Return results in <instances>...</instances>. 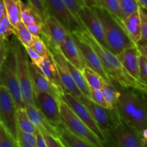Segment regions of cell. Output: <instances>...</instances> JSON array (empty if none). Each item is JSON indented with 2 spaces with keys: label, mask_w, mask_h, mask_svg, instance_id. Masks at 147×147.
<instances>
[{
  "label": "cell",
  "mask_w": 147,
  "mask_h": 147,
  "mask_svg": "<svg viewBox=\"0 0 147 147\" xmlns=\"http://www.w3.org/2000/svg\"><path fill=\"white\" fill-rule=\"evenodd\" d=\"M112 82L117 91L116 110L119 118L142 134L147 127L146 92L122 87Z\"/></svg>",
  "instance_id": "cell-1"
},
{
  "label": "cell",
  "mask_w": 147,
  "mask_h": 147,
  "mask_svg": "<svg viewBox=\"0 0 147 147\" xmlns=\"http://www.w3.org/2000/svg\"><path fill=\"white\" fill-rule=\"evenodd\" d=\"M74 32L87 42L96 52L110 80L114 81L122 87L132 88L146 92V85L143 84L131 77L123 68L117 56L109 49L99 44L84 27L81 30L74 31Z\"/></svg>",
  "instance_id": "cell-2"
},
{
  "label": "cell",
  "mask_w": 147,
  "mask_h": 147,
  "mask_svg": "<svg viewBox=\"0 0 147 147\" xmlns=\"http://www.w3.org/2000/svg\"><path fill=\"white\" fill-rule=\"evenodd\" d=\"M103 27L109 50L117 55L125 49L136 46L126 32L123 22L101 6L91 8Z\"/></svg>",
  "instance_id": "cell-3"
},
{
  "label": "cell",
  "mask_w": 147,
  "mask_h": 147,
  "mask_svg": "<svg viewBox=\"0 0 147 147\" xmlns=\"http://www.w3.org/2000/svg\"><path fill=\"white\" fill-rule=\"evenodd\" d=\"M10 44L15 57L17 74L23 101L25 106H37L29 70V57L25 48L15 37L10 40Z\"/></svg>",
  "instance_id": "cell-4"
},
{
  "label": "cell",
  "mask_w": 147,
  "mask_h": 147,
  "mask_svg": "<svg viewBox=\"0 0 147 147\" xmlns=\"http://www.w3.org/2000/svg\"><path fill=\"white\" fill-rule=\"evenodd\" d=\"M0 85L4 86L9 90L17 109L25 108L17 77L15 57L10 41H9L5 59L0 70Z\"/></svg>",
  "instance_id": "cell-5"
},
{
  "label": "cell",
  "mask_w": 147,
  "mask_h": 147,
  "mask_svg": "<svg viewBox=\"0 0 147 147\" xmlns=\"http://www.w3.org/2000/svg\"><path fill=\"white\" fill-rule=\"evenodd\" d=\"M60 118L65 127L73 134L84 139L95 147H103L102 143L92 131L78 117L65 100L59 101Z\"/></svg>",
  "instance_id": "cell-6"
},
{
  "label": "cell",
  "mask_w": 147,
  "mask_h": 147,
  "mask_svg": "<svg viewBox=\"0 0 147 147\" xmlns=\"http://www.w3.org/2000/svg\"><path fill=\"white\" fill-rule=\"evenodd\" d=\"M106 141L115 147L146 146L142 138V134L136 131L120 119L106 134Z\"/></svg>",
  "instance_id": "cell-7"
},
{
  "label": "cell",
  "mask_w": 147,
  "mask_h": 147,
  "mask_svg": "<svg viewBox=\"0 0 147 147\" xmlns=\"http://www.w3.org/2000/svg\"><path fill=\"white\" fill-rule=\"evenodd\" d=\"M46 46L55 63L63 92L73 95L77 98L81 96L83 94L73 80L67 65V60L63 57L59 49L47 45H46Z\"/></svg>",
  "instance_id": "cell-8"
},
{
  "label": "cell",
  "mask_w": 147,
  "mask_h": 147,
  "mask_svg": "<svg viewBox=\"0 0 147 147\" xmlns=\"http://www.w3.org/2000/svg\"><path fill=\"white\" fill-rule=\"evenodd\" d=\"M17 106L7 88L0 85V121L17 140Z\"/></svg>",
  "instance_id": "cell-9"
},
{
  "label": "cell",
  "mask_w": 147,
  "mask_h": 147,
  "mask_svg": "<svg viewBox=\"0 0 147 147\" xmlns=\"http://www.w3.org/2000/svg\"><path fill=\"white\" fill-rule=\"evenodd\" d=\"M78 98L87 107L92 117L104 135L116 122L120 120L116 110H111L99 106L83 95Z\"/></svg>",
  "instance_id": "cell-10"
},
{
  "label": "cell",
  "mask_w": 147,
  "mask_h": 147,
  "mask_svg": "<svg viewBox=\"0 0 147 147\" xmlns=\"http://www.w3.org/2000/svg\"><path fill=\"white\" fill-rule=\"evenodd\" d=\"M61 98L67 103L70 109L77 115L78 117L92 131V132L97 136L98 139L102 143H104L106 142L104 134L100 130L99 126L92 117L87 107L77 97L69 93H64Z\"/></svg>",
  "instance_id": "cell-11"
},
{
  "label": "cell",
  "mask_w": 147,
  "mask_h": 147,
  "mask_svg": "<svg viewBox=\"0 0 147 147\" xmlns=\"http://www.w3.org/2000/svg\"><path fill=\"white\" fill-rule=\"evenodd\" d=\"M47 12L59 20L68 32L81 30L83 26L78 22L63 0H44Z\"/></svg>",
  "instance_id": "cell-12"
},
{
  "label": "cell",
  "mask_w": 147,
  "mask_h": 147,
  "mask_svg": "<svg viewBox=\"0 0 147 147\" xmlns=\"http://www.w3.org/2000/svg\"><path fill=\"white\" fill-rule=\"evenodd\" d=\"M78 20L99 44L109 49L101 23L91 8L83 6L78 11Z\"/></svg>",
  "instance_id": "cell-13"
},
{
  "label": "cell",
  "mask_w": 147,
  "mask_h": 147,
  "mask_svg": "<svg viewBox=\"0 0 147 147\" xmlns=\"http://www.w3.org/2000/svg\"><path fill=\"white\" fill-rule=\"evenodd\" d=\"M34 96L37 107L45 119L57 129L63 123L59 107V101L61 98H56L54 96L45 93H34Z\"/></svg>",
  "instance_id": "cell-14"
},
{
  "label": "cell",
  "mask_w": 147,
  "mask_h": 147,
  "mask_svg": "<svg viewBox=\"0 0 147 147\" xmlns=\"http://www.w3.org/2000/svg\"><path fill=\"white\" fill-rule=\"evenodd\" d=\"M68 31L57 19L49 14L42 24L41 38L47 45L59 48L65 40Z\"/></svg>",
  "instance_id": "cell-15"
},
{
  "label": "cell",
  "mask_w": 147,
  "mask_h": 147,
  "mask_svg": "<svg viewBox=\"0 0 147 147\" xmlns=\"http://www.w3.org/2000/svg\"><path fill=\"white\" fill-rule=\"evenodd\" d=\"M71 33L73 34L76 43L80 49V51L84 59L86 67H90V69L94 70L102 78L103 80L106 82H111L110 79L109 78L104 69H103L98 55H97L96 52L93 50V47L87 42L82 39L80 36L78 35L76 32H72Z\"/></svg>",
  "instance_id": "cell-16"
},
{
  "label": "cell",
  "mask_w": 147,
  "mask_h": 147,
  "mask_svg": "<svg viewBox=\"0 0 147 147\" xmlns=\"http://www.w3.org/2000/svg\"><path fill=\"white\" fill-rule=\"evenodd\" d=\"M58 49L67 62L83 72L86 67V63L76 40L70 32H68L65 40Z\"/></svg>",
  "instance_id": "cell-17"
},
{
  "label": "cell",
  "mask_w": 147,
  "mask_h": 147,
  "mask_svg": "<svg viewBox=\"0 0 147 147\" xmlns=\"http://www.w3.org/2000/svg\"><path fill=\"white\" fill-rule=\"evenodd\" d=\"M28 65L34 93H45L51 95L56 98H61V96L57 91V90L45 77L39 67L36 65L33 64L30 60H29Z\"/></svg>",
  "instance_id": "cell-18"
},
{
  "label": "cell",
  "mask_w": 147,
  "mask_h": 147,
  "mask_svg": "<svg viewBox=\"0 0 147 147\" xmlns=\"http://www.w3.org/2000/svg\"><path fill=\"white\" fill-rule=\"evenodd\" d=\"M139 53L136 47H129L117 55L118 59L126 71L131 77L139 81ZM140 82V81H139Z\"/></svg>",
  "instance_id": "cell-19"
},
{
  "label": "cell",
  "mask_w": 147,
  "mask_h": 147,
  "mask_svg": "<svg viewBox=\"0 0 147 147\" xmlns=\"http://www.w3.org/2000/svg\"><path fill=\"white\" fill-rule=\"evenodd\" d=\"M41 73L44 75L45 77L50 81V83L54 86L55 88L57 90L59 94L61 96L63 95V88H62L61 83H60V77H59L58 72L56 67L54 60L52 57L51 55L48 51V55L45 57H42L40 64L37 65Z\"/></svg>",
  "instance_id": "cell-20"
},
{
  "label": "cell",
  "mask_w": 147,
  "mask_h": 147,
  "mask_svg": "<svg viewBox=\"0 0 147 147\" xmlns=\"http://www.w3.org/2000/svg\"><path fill=\"white\" fill-rule=\"evenodd\" d=\"M25 109L30 121L33 123L34 127L40 131V133L47 134L55 137L58 136L57 129L53 126L45 119L37 106H25Z\"/></svg>",
  "instance_id": "cell-21"
},
{
  "label": "cell",
  "mask_w": 147,
  "mask_h": 147,
  "mask_svg": "<svg viewBox=\"0 0 147 147\" xmlns=\"http://www.w3.org/2000/svg\"><path fill=\"white\" fill-rule=\"evenodd\" d=\"M57 138L65 147H95L84 139L73 134L62 123L57 127Z\"/></svg>",
  "instance_id": "cell-22"
},
{
  "label": "cell",
  "mask_w": 147,
  "mask_h": 147,
  "mask_svg": "<svg viewBox=\"0 0 147 147\" xmlns=\"http://www.w3.org/2000/svg\"><path fill=\"white\" fill-rule=\"evenodd\" d=\"M122 22L131 39L135 43L140 41L142 37V28L139 11L126 17Z\"/></svg>",
  "instance_id": "cell-23"
},
{
  "label": "cell",
  "mask_w": 147,
  "mask_h": 147,
  "mask_svg": "<svg viewBox=\"0 0 147 147\" xmlns=\"http://www.w3.org/2000/svg\"><path fill=\"white\" fill-rule=\"evenodd\" d=\"M6 13L13 27H16L22 22L21 0H4Z\"/></svg>",
  "instance_id": "cell-24"
},
{
  "label": "cell",
  "mask_w": 147,
  "mask_h": 147,
  "mask_svg": "<svg viewBox=\"0 0 147 147\" xmlns=\"http://www.w3.org/2000/svg\"><path fill=\"white\" fill-rule=\"evenodd\" d=\"M17 124L19 130L28 134H35L36 129L29 118L25 108L17 109Z\"/></svg>",
  "instance_id": "cell-25"
},
{
  "label": "cell",
  "mask_w": 147,
  "mask_h": 147,
  "mask_svg": "<svg viewBox=\"0 0 147 147\" xmlns=\"http://www.w3.org/2000/svg\"><path fill=\"white\" fill-rule=\"evenodd\" d=\"M67 63L69 67V70H70V74H71L73 80H74L75 83L77 86V87L78 88V89L80 90V91L81 92V93L83 96L89 98L90 87L88 85L83 73L81 71H80L78 69L76 68V67H74L73 65L70 64L69 62L67 61Z\"/></svg>",
  "instance_id": "cell-26"
},
{
  "label": "cell",
  "mask_w": 147,
  "mask_h": 147,
  "mask_svg": "<svg viewBox=\"0 0 147 147\" xmlns=\"http://www.w3.org/2000/svg\"><path fill=\"white\" fill-rule=\"evenodd\" d=\"M100 90L109 106V109L111 110H116L117 91L113 82H106L103 80V84H102V88Z\"/></svg>",
  "instance_id": "cell-27"
},
{
  "label": "cell",
  "mask_w": 147,
  "mask_h": 147,
  "mask_svg": "<svg viewBox=\"0 0 147 147\" xmlns=\"http://www.w3.org/2000/svg\"><path fill=\"white\" fill-rule=\"evenodd\" d=\"M14 34V27L11 25L7 15L0 19V46L7 50L9 37Z\"/></svg>",
  "instance_id": "cell-28"
},
{
  "label": "cell",
  "mask_w": 147,
  "mask_h": 147,
  "mask_svg": "<svg viewBox=\"0 0 147 147\" xmlns=\"http://www.w3.org/2000/svg\"><path fill=\"white\" fill-rule=\"evenodd\" d=\"M21 19L25 25L31 24H43L36 11L27 4L21 2Z\"/></svg>",
  "instance_id": "cell-29"
},
{
  "label": "cell",
  "mask_w": 147,
  "mask_h": 147,
  "mask_svg": "<svg viewBox=\"0 0 147 147\" xmlns=\"http://www.w3.org/2000/svg\"><path fill=\"white\" fill-rule=\"evenodd\" d=\"M14 35L24 47H30L33 36L30 34L26 25L22 22L14 27Z\"/></svg>",
  "instance_id": "cell-30"
},
{
  "label": "cell",
  "mask_w": 147,
  "mask_h": 147,
  "mask_svg": "<svg viewBox=\"0 0 147 147\" xmlns=\"http://www.w3.org/2000/svg\"><path fill=\"white\" fill-rule=\"evenodd\" d=\"M82 73L89 87L92 88L101 89L103 80L98 73H96L94 70L88 67H85Z\"/></svg>",
  "instance_id": "cell-31"
},
{
  "label": "cell",
  "mask_w": 147,
  "mask_h": 147,
  "mask_svg": "<svg viewBox=\"0 0 147 147\" xmlns=\"http://www.w3.org/2000/svg\"><path fill=\"white\" fill-rule=\"evenodd\" d=\"M99 3L101 7L106 9L107 11L114 17H116L118 20L123 22L124 20L120 5L118 0H99Z\"/></svg>",
  "instance_id": "cell-32"
},
{
  "label": "cell",
  "mask_w": 147,
  "mask_h": 147,
  "mask_svg": "<svg viewBox=\"0 0 147 147\" xmlns=\"http://www.w3.org/2000/svg\"><path fill=\"white\" fill-rule=\"evenodd\" d=\"M17 142L18 147H37V139L34 134H28L17 130Z\"/></svg>",
  "instance_id": "cell-33"
},
{
  "label": "cell",
  "mask_w": 147,
  "mask_h": 147,
  "mask_svg": "<svg viewBox=\"0 0 147 147\" xmlns=\"http://www.w3.org/2000/svg\"><path fill=\"white\" fill-rule=\"evenodd\" d=\"M0 147H18L15 138L0 121Z\"/></svg>",
  "instance_id": "cell-34"
},
{
  "label": "cell",
  "mask_w": 147,
  "mask_h": 147,
  "mask_svg": "<svg viewBox=\"0 0 147 147\" xmlns=\"http://www.w3.org/2000/svg\"><path fill=\"white\" fill-rule=\"evenodd\" d=\"M27 4L36 11L42 23L44 22L49 15L44 0H27Z\"/></svg>",
  "instance_id": "cell-35"
},
{
  "label": "cell",
  "mask_w": 147,
  "mask_h": 147,
  "mask_svg": "<svg viewBox=\"0 0 147 147\" xmlns=\"http://www.w3.org/2000/svg\"><path fill=\"white\" fill-rule=\"evenodd\" d=\"M124 19L139 9V4L136 0H118Z\"/></svg>",
  "instance_id": "cell-36"
},
{
  "label": "cell",
  "mask_w": 147,
  "mask_h": 147,
  "mask_svg": "<svg viewBox=\"0 0 147 147\" xmlns=\"http://www.w3.org/2000/svg\"><path fill=\"white\" fill-rule=\"evenodd\" d=\"M30 47H31L36 53H38L42 57H45L48 55V50H47V46L41 37H33Z\"/></svg>",
  "instance_id": "cell-37"
},
{
  "label": "cell",
  "mask_w": 147,
  "mask_h": 147,
  "mask_svg": "<svg viewBox=\"0 0 147 147\" xmlns=\"http://www.w3.org/2000/svg\"><path fill=\"white\" fill-rule=\"evenodd\" d=\"M89 98L94 102L96 104L99 105L100 106L109 109L107 103H106L105 98L103 96V93H102L100 89H96L90 88V93H89Z\"/></svg>",
  "instance_id": "cell-38"
},
{
  "label": "cell",
  "mask_w": 147,
  "mask_h": 147,
  "mask_svg": "<svg viewBox=\"0 0 147 147\" xmlns=\"http://www.w3.org/2000/svg\"><path fill=\"white\" fill-rule=\"evenodd\" d=\"M139 81L147 85V58L141 55L139 56Z\"/></svg>",
  "instance_id": "cell-39"
},
{
  "label": "cell",
  "mask_w": 147,
  "mask_h": 147,
  "mask_svg": "<svg viewBox=\"0 0 147 147\" xmlns=\"http://www.w3.org/2000/svg\"><path fill=\"white\" fill-rule=\"evenodd\" d=\"M146 10L139 7V14L141 20V28H142V37H141L140 42H147V15Z\"/></svg>",
  "instance_id": "cell-40"
},
{
  "label": "cell",
  "mask_w": 147,
  "mask_h": 147,
  "mask_svg": "<svg viewBox=\"0 0 147 147\" xmlns=\"http://www.w3.org/2000/svg\"><path fill=\"white\" fill-rule=\"evenodd\" d=\"M63 1L65 4V5L67 6L68 9L70 10V12L72 13V14L74 16L75 18L79 22L78 20V11H80V9L83 6H85L84 4L82 2L81 0H63Z\"/></svg>",
  "instance_id": "cell-41"
},
{
  "label": "cell",
  "mask_w": 147,
  "mask_h": 147,
  "mask_svg": "<svg viewBox=\"0 0 147 147\" xmlns=\"http://www.w3.org/2000/svg\"><path fill=\"white\" fill-rule=\"evenodd\" d=\"M42 134L45 140L47 147H65L57 137H55L47 134Z\"/></svg>",
  "instance_id": "cell-42"
},
{
  "label": "cell",
  "mask_w": 147,
  "mask_h": 147,
  "mask_svg": "<svg viewBox=\"0 0 147 147\" xmlns=\"http://www.w3.org/2000/svg\"><path fill=\"white\" fill-rule=\"evenodd\" d=\"M26 52H27V54L28 55L29 60L33 63V64L36 65H38L40 64V63L41 62L42 57L38 54V53H36L31 47H25Z\"/></svg>",
  "instance_id": "cell-43"
},
{
  "label": "cell",
  "mask_w": 147,
  "mask_h": 147,
  "mask_svg": "<svg viewBox=\"0 0 147 147\" xmlns=\"http://www.w3.org/2000/svg\"><path fill=\"white\" fill-rule=\"evenodd\" d=\"M42 24H27L26 27L33 37H41L42 35Z\"/></svg>",
  "instance_id": "cell-44"
},
{
  "label": "cell",
  "mask_w": 147,
  "mask_h": 147,
  "mask_svg": "<svg viewBox=\"0 0 147 147\" xmlns=\"http://www.w3.org/2000/svg\"><path fill=\"white\" fill-rule=\"evenodd\" d=\"M34 134H35L36 139H37V147H47L45 140L40 131L37 129Z\"/></svg>",
  "instance_id": "cell-45"
},
{
  "label": "cell",
  "mask_w": 147,
  "mask_h": 147,
  "mask_svg": "<svg viewBox=\"0 0 147 147\" xmlns=\"http://www.w3.org/2000/svg\"><path fill=\"white\" fill-rule=\"evenodd\" d=\"M136 47L137 48L138 51H139V54L141 55H143L146 57L147 56V47H146V42H136Z\"/></svg>",
  "instance_id": "cell-46"
},
{
  "label": "cell",
  "mask_w": 147,
  "mask_h": 147,
  "mask_svg": "<svg viewBox=\"0 0 147 147\" xmlns=\"http://www.w3.org/2000/svg\"><path fill=\"white\" fill-rule=\"evenodd\" d=\"M81 1L84 4L85 6L90 7V8L100 6V3H99V0H81Z\"/></svg>",
  "instance_id": "cell-47"
},
{
  "label": "cell",
  "mask_w": 147,
  "mask_h": 147,
  "mask_svg": "<svg viewBox=\"0 0 147 147\" xmlns=\"http://www.w3.org/2000/svg\"><path fill=\"white\" fill-rule=\"evenodd\" d=\"M6 53H7V50H4L0 46V70H1V67H2L3 63H4V59H5Z\"/></svg>",
  "instance_id": "cell-48"
},
{
  "label": "cell",
  "mask_w": 147,
  "mask_h": 147,
  "mask_svg": "<svg viewBox=\"0 0 147 147\" xmlns=\"http://www.w3.org/2000/svg\"><path fill=\"white\" fill-rule=\"evenodd\" d=\"M5 15H7V13H6L4 1V0H0V19H1Z\"/></svg>",
  "instance_id": "cell-49"
},
{
  "label": "cell",
  "mask_w": 147,
  "mask_h": 147,
  "mask_svg": "<svg viewBox=\"0 0 147 147\" xmlns=\"http://www.w3.org/2000/svg\"><path fill=\"white\" fill-rule=\"evenodd\" d=\"M139 7L146 9H147V0H136Z\"/></svg>",
  "instance_id": "cell-50"
},
{
  "label": "cell",
  "mask_w": 147,
  "mask_h": 147,
  "mask_svg": "<svg viewBox=\"0 0 147 147\" xmlns=\"http://www.w3.org/2000/svg\"><path fill=\"white\" fill-rule=\"evenodd\" d=\"M103 147H115V146H113L111 143H110L109 141L106 140V142L103 143Z\"/></svg>",
  "instance_id": "cell-51"
},
{
  "label": "cell",
  "mask_w": 147,
  "mask_h": 147,
  "mask_svg": "<svg viewBox=\"0 0 147 147\" xmlns=\"http://www.w3.org/2000/svg\"><path fill=\"white\" fill-rule=\"evenodd\" d=\"M142 147H146V146H142Z\"/></svg>",
  "instance_id": "cell-52"
}]
</instances>
